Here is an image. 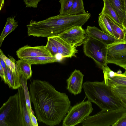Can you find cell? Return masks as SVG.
Segmentation results:
<instances>
[{"instance_id":"8","label":"cell","mask_w":126,"mask_h":126,"mask_svg":"<svg viewBox=\"0 0 126 126\" xmlns=\"http://www.w3.org/2000/svg\"><path fill=\"white\" fill-rule=\"evenodd\" d=\"M106 60L107 64H113L126 69V41L108 45Z\"/></svg>"},{"instance_id":"6","label":"cell","mask_w":126,"mask_h":126,"mask_svg":"<svg viewBox=\"0 0 126 126\" xmlns=\"http://www.w3.org/2000/svg\"><path fill=\"white\" fill-rule=\"evenodd\" d=\"M83 44L84 54L92 59L99 68L107 65L108 45L88 36Z\"/></svg>"},{"instance_id":"27","label":"cell","mask_w":126,"mask_h":126,"mask_svg":"<svg viewBox=\"0 0 126 126\" xmlns=\"http://www.w3.org/2000/svg\"><path fill=\"white\" fill-rule=\"evenodd\" d=\"M27 80L24 79L21 76L20 77V83L24 90L25 97L27 109L28 112L32 111L29 93L28 90L27 85Z\"/></svg>"},{"instance_id":"40","label":"cell","mask_w":126,"mask_h":126,"mask_svg":"<svg viewBox=\"0 0 126 126\" xmlns=\"http://www.w3.org/2000/svg\"><path fill=\"white\" fill-rule=\"evenodd\" d=\"M125 40L126 41V38H125Z\"/></svg>"},{"instance_id":"34","label":"cell","mask_w":126,"mask_h":126,"mask_svg":"<svg viewBox=\"0 0 126 126\" xmlns=\"http://www.w3.org/2000/svg\"><path fill=\"white\" fill-rule=\"evenodd\" d=\"M125 5V16L124 21L122 23L123 29L126 32V0H124Z\"/></svg>"},{"instance_id":"20","label":"cell","mask_w":126,"mask_h":126,"mask_svg":"<svg viewBox=\"0 0 126 126\" xmlns=\"http://www.w3.org/2000/svg\"><path fill=\"white\" fill-rule=\"evenodd\" d=\"M32 64H45L58 62L55 57L52 56L30 57L23 59Z\"/></svg>"},{"instance_id":"18","label":"cell","mask_w":126,"mask_h":126,"mask_svg":"<svg viewBox=\"0 0 126 126\" xmlns=\"http://www.w3.org/2000/svg\"><path fill=\"white\" fill-rule=\"evenodd\" d=\"M21 77L14 75L10 69L7 66L6 81L5 83L8 85L10 88L16 89L20 87L21 85Z\"/></svg>"},{"instance_id":"35","label":"cell","mask_w":126,"mask_h":126,"mask_svg":"<svg viewBox=\"0 0 126 126\" xmlns=\"http://www.w3.org/2000/svg\"><path fill=\"white\" fill-rule=\"evenodd\" d=\"M0 64L2 67L6 75L7 66L3 60L0 58Z\"/></svg>"},{"instance_id":"25","label":"cell","mask_w":126,"mask_h":126,"mask_svg":"<svg viewBox=\"0 0 126 126\" xmlns=\"http://www.w3.org/2000/svg\"><path fill=\"white\" fill-rule=\"evenodd\" d=\"M84 9L82 0H73L69 15H77L86 14Z\"/></svg>"},{"instance_id":"31","label":"cell","mask_w":126,"mask_h":126,"mask_svg":"<svg viewBox=\"0 0 126 126\" xmlns=\"http://www.w3.org/2000/svg\"><path fill=\"white\" fill-rule=\"evenodd\" d=\"M113 126H126V113L114 124Z\"/></svg>"},{"instance_id":"30","label":"cell","mask_w":126,"mask_h":126,"mask_svg":"<svg viewBox=\"0 0 126 126\" xmlns=\"http://www.w3.org/2000/svg\"><path fill=\"white\" fill-rule=\"evenodd\" d=\"M26 7L37 8L39 2L41 0H24Z\"/></svg>"},{"instance_id":"36","label":"cell","mask_w":126,"mask_h":126,"mask_svg":"<svg viewBox=\"0 0 126 126\" xmlns=\"http://www.w3.org/2000/svg\"><path fill=\"white\" fill-rule=\"evenodd\" d=\"M55 57L57 60L58 62L61 61L64 58L62 55L59 53L57 54Z\"/></svg>"},{"instance_id":"12","label":"cell","mask_w":126,"mask_h":126,"mask_svg":"<svg viewBox=\"0 0 126 126\" xmlns=\"http://www.w3.org/2000/svg\"><path fill=\"white\" fill-rule=\"evenodd\" d=\"M84 75L79 70L75 69L66 80V89L75 95L81 93L83 88Z\"/></svg>"},{"instance_id":"5","label":"cell","mask_w":126,"mask_h":126,"mask_svg":"<svg viewBox=\"0 0 126 126\" xmlns=\"http://www.w3.org/2000/svg\"><path fill=\"white\" fill-rule=\"evenodd\" d=\"M126 113L124 108L112 110H102L97 114L88 116L81 123L84 126H113Z\"/></svg>"},{"instance_id":"26","label":"cell","mask_w":126,"mask_h":126,"mask_svg":"<svg viewBox=\"0 0 126 126\" xmlns=\"http://www.w3.org/2000/svg\"><path fill=\"white\" fill-rule=\"evenodd\" d=\"M73 0H60L61 5L59 11L60 15H69L70 9L72 5Z\"/></svg>"},{"instance_id":"22","label":"cell","mask_w":126,"mask_h":126,"mask_svg":"<svg viewBox=\"0 0 126 126\" xmlns=\"http://www.w3.org/2000/svg\"><path fill=\"white\" fill-rule=\"evenodd\" d=\"M107 85L126 86V76L122 74H118L115 72V75L112 77L104 78Z\"/></svg>"},{"instance_id":"1","label":"cell","mask_w":126,"mask_h":126,"mask_svg":"<svg viewBox=\"0 0 126 126\" xmlns=\"http://www.w3.org/2000/svg\"><path fill=\"white\" fill-rule=\"evenodd\" d=\"M29 89L38 121L50 126L59 125L71 107L65 93L57 91L47 81L38 79L32 80Z\"/></svg>"},{"instance_id":"28","label":"cell","mask_w":126,"mask_h":126,"mask_svg":"<svg viewBox=\"0 0 126 126\" xmlns=\"http://www.w3.org/2000/svg\"><path fill=\"white\" fill-rule=\"evenodd\" d=\"M47 39L45 46L46 48L50 52L52 56L55 57L58 53L57 49L55 46L49 40Z\"/></svg>"},{"instance_id":"15","label":"cell","mask_w":126,"mask_h":126,"mask_svg":"<svg viewBox=\"0 0 126 126\" xmlns=\"http://www.w3.org/2000/svg\"><path fill=\"white\" fill-rule=\"evenodd\" d=\"M104 6L99 15H103L108 16L115 23L122 28V24L118 16L108 0H103Z\"/></svg>"},{"instance_id":"37","label":"cell","mask_w":126,"mask_h":126,"mask_svg":"<svg viewBox=\"0 0 126 126\" xmlns=\"http://www.w3.org/2000/svg\"><path fill=\"white\" fill-rule=\"evenodd\" d=\"M4 0H0V11H1L4 6Z\"/></svg>"},{"instance_id":"4","label":"cell","mask_w":126,"mask_h":126,"mask_svg":"<svg viewBox=\"0 0 126 126\" xmlns=\"http://www.w3.org/2000/svg\"><path fill=\"white\" fill-rule=\"evenodd\" d=\"M82 86L85 97L102 110H112L124 108L104 80L101 82L87 81L83 83Z\"/></svg>"},{"instance_id":"23","label":"cell","mask_w":126,"mask_h":126,"mask_svg":"<svg viewBox=\"0 0 126 126\" xmlns=\"http://www.w3.org/2000/svg\"><path fill=\"white\" fill-rule=\"evenodd\" d=\"M0 58L4 61L7 66L10 69L14 75L21 76V74L14 60L10 59L7 57L3 53L1 49L0 50Z\"/></svg>"},{"instance_id":"13","label":"cell","mask_w":126,"mask_h":126,"mask_svg":"<svg viewBox=\"0 0 126 126\" xmlns=\"http://www.w3.org/2000/svg\"><path fill=\"white\" fill-rule=\"evenodd\" d=\"M85 31L88 36L109 45L119 41L95 26H87Z\"/></svg>"},{"instance_id":"2","label":"cell","mask_w":126,"mask_h":126,"mask_svg":"<svg viewBox=\"0 0 126 126\" xmlns=\"http://www.w3.org/2000/svg\"><path fill=\"white\" fill-rule=\"evenodd\" d=\"M91 16L87 13L77 15L59 14L39 21L32 20L26 26L28 34L47 38L57 36L73 26H82Z\"/></svg>"},{"instance_id":"9","label":"cell","mask_w":126,"mask_h":126,"mask_svg":"<svg viewBox=\"0 0 126 126\" xmlns=\"http://www.w3.org/2000/svg\"><path fill=\"white\" fill-rule=\"evenodd\" d=\"M82 26H73L58 35L73 47H76L80 46L83 44L88 36Z\"/></svg>"},{"instance_id":"11","label":"cell","mask_w":126,"mask_h":126,"mask_svg":"<svg viewBox=\"0 0 126 126\" xmlns=\"http://www.w3.org/2000/svg\"><path fill=\"white\" fill-rule=\"evenodd\" d=\"M57 48L58 53L64 58L77 57L76 55L78 51L76 47L71 45L58 35L47 38Z\"/></svg>"},{"instance_id":"33","label":"cell","mask_w":126,"mask_h":126,"mask_svg":"<svg viewBox=\"0 0 126 126\" xmlns=\"http://www.w3.org/2000/svg\"><path fill=\"white\" fill-rule=\"evenodd\" d=\"M0 76L2 80H3L5 83L6 81V74L1 65L0 64Z\"/></svg>"},{"instance_id":"19","label":"cell","mask_w":126,"mask_h":126,"mask_svg":"<svg viewBox=\"0 0 126 126\" xmlns=\"http://www.w3.org/2000/svg\"><path fill=\"white\" fill-rule=\"evenodd\" d=\"M117 14L122 24L125 16L124 0H108Z\"/></svg>"},{"instance_id":"10","label":"cell","mask_w":126,"mask_h":126,"mask_svg":"<svg viewBox=\"0 0 126 126\" xmlns=\"http://www.w3.org/2000/svg\"><path fill=\"white\" fill-rule=\"evenodd\" d=\"M16 53L20 59L30 57L53 56L45 46H43L32 47L27 45L20 48Z\"/></svg>"},{"instance_id":"38","label":"cell","mask_w":126,"mask_h":126,"mask_svg":"<svg viewBox=\"0 0 126 126\" xmlns=\"http://www.w3.org/2000/svg\"><path fill=\"white\" fill-rule=\"evenodd\" d=\"M118 74H122V72L120 70H119L117 72H116Z\"/></svg>"},{"instance_id":"3","label":"cell","mask_w":126,"mask_h":126,"mask_svg":"<svg viewBox=\"0 0 126 126\" xmlns=\"http://www.w3.org/2000/svg\"><path fill=\"white\" fill-rule=\"evenodd\" d=\"M0 126H32L22 85L1 107Z\"/></svg>"},{"instance_id":"17","label":"cell","mask_w":126,"mask_h":126,"mask_svg":"<svg viewBox=\"0 0 126 126\" xmlns=\"http://www.w3.org/2000/svg\"><path fill=\"white\" fill-rule=\"evenodd\" d=\"M21 76L28 80L32 76V64L23 59L18 60L16 62Z\"/></svg>"},{"instance_id":"29","label":"cell","mask_w":126,"mask_h":126,"mask_svg":"<svg viewBox=\"0 0 126 126\" xmlns=\"http://www.w3.org/2000/svg\"><path fill=\"white\" fill-rule=\"evenodd\" d=\"M102 69L103 71L104 78L112 77L115 75V72L111 70L107 65L103 67Z\"/></svg>"},{"instance_id":"14","label":"cell","mask_w":126,"mask_h":126,"mask_svg":"<svg viewBox=\"0 0 126 126\" xmlns=\"http://www.w3.org/2000/svg\"><path fill=\"white\" fill-rule=\"evenodd\" d=\"M114 96L126 109V86L108 85Z\"/></svg>"},{"instance_id":"21","label":"cell","mask_w":126,"mask_h":126,"mask_svg":"<svg viewBox=\"0 0 126 126\" xmlns=\"http://www.w3.org/2000/svg\"><path fill=\"white\" fill-rule=\"evenodd\" d=\"M110 25L114 37L119 41L125 40L126 32L115 23L108 16H105Z\"/></svg>"},{"instance_id":"39","label":"cell","mask_w":126,"mask_h":126,"mask_svg":"<svg viewBox=\"0 0 126 126\" xmlns=\"http://www.w3.org/2000/svg\"><path fill=\"white\" fill-rule=\"evenodd\" d=\"M122 74L126 76V69H125V71L123 73H122Z\"/></svg>"},{"instance_id":"16","label":"cell","mask_w":126,"mask_h":126,"mask_svg":"<svg viewBox=\"0 0 126 126\" xmlns=\"http://www.w3.org/2000/svg\"><path fill=\"white\" fill-rule=\"evenodd\" d=\"M15 17L11 16L7 18L5 26L0 36V47L5 38L18 27V22L15 19Z\"/></svg>"},{"instance_id":"24","label":"cell","mask_w":126,"mask_h":126,"mask_svg":"<svg viewBox=\"0 0 126 126\" xmlns=\"http://www.w3.org/2000/svg\"><path fill=\"white\" fill-rule=\"evenodd\" d=\"M98 22L102 31L114 37L110 25L105 15H99Z\"/></svg>"},{"instance_id":"7","label":"cell","mask_w":126,"mask_h":126,"mask_svg":"<svg viewBox=\"0 0 126 126\" xmlns=\"http://www.w3.org/2000/svg\"><path fill=\"white\" fill-rule=\"evenodd\" d=\"M76 104L70 108L63 122V126H74L81 123L93 110L91 102L89 100Z\"/></svg>"},{"instance_id":"32","label":"cell","mask_w":126,"mask_h":126,"mask_svg":"<svg viewBox=\"0 0 126 126\" xmlns=\"http://www.w3.org/2000/svg\"><path fill=\"white\" fill-rule=\"evenodd\" d=\"M31 121L32 126H38L37 119L32 111L29 112Z\"/></svg>"}]
</instances>
